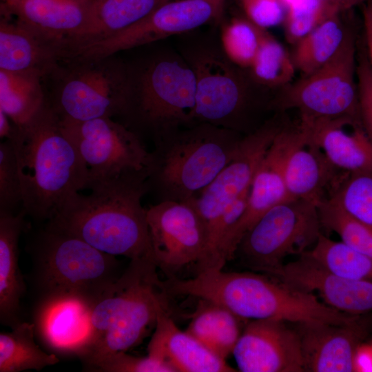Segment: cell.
<instances>
[{"instance_id":"6da1fadb","label":"cell","mask_w":372,"mask_h":372,"mask_svg":"<svg viewBox=\"0 0 372 372\" xmlns=\"http://www.w3.org/2000/svg\"><path fill=\"white\" fill-rule=\"evenodd\" d=\"M147 177L143 172L95 182L89 194H76L47 222L104 253L154 262L141 203Z\"/></svg>"},{"instance_id":"7a4b0ae2","label":"cell","mask_w":372,"mask_h":372,"mask_svg":"<svg viewBox=\"0 0 372 372\" xmlns=\"http://www.w3.org/2000/svg\"><path fill=\"white\" fill-rule=\"evenodd\" d=\"M9 141L17 158L26 216L48 221L67 200L87 189L86 166L47 101L30 121L17 126Z\"/></svg>"},{"instance_id":"3957f363","label":"cell","mask_w":372,"mask_h":372,"mask_svg":"<svg viewBox=\"0 0 372 372\" xmlns=\"http://www.w3.org/2000/svg\"><path fill=\"white\" fill-rule=\"evenodd\" d=\"M180 295L214 302L244 320H274L298 324L350 325L358 316L334 309L307 293L255 272L207 269L175 285Z\"/></svg>"},{"instance_id":"277c9868","label":"cell","mask_w":372,"mask_h":372,"mask_svg":"<svg viewBox=\"0 0 372 372\" xmlns=\"http://www.w3.org/2000/svg\"><path fill=\"white\" fill-rule=\"evenodd\" d=\"M196 30L179 35L176 49L192 69L196 79L194 121L205 122L249 134L263 123L257 116L271 109L259 94L249 72L231 61L219 39Z\"/></svg>"},{"instance_id":"5b68a950","label":"cell","mask_w":372,"mask_h":372,"mask_svg":"<svg viewBox=\"0 0 372 372\" xmlns=\"http://www.w3.org/2000/svg\"><path fill=\"white\" fill-rule=\"evenodd\" d=\"M245 136L197 122L155 140L147 171V192L158 202L193 199L233 159Z\"/></svg>"},{"instance_id":"8992f818","label":"cell","mask_w":372,"mask_h":372,"mask_svg":"<svg viewBox=\"0 0 372 372\" xmlns=\"http://www.w3.org/2000/svg\"><path fill=\"white\" fill-rule=\"evenodd\" d=\"M157 269L149 259L131 260L94 305L91 324L95 340L79 358L87 371L109 354L138 345L154 329L161 313L170 311L169 293Z\"/></svg>"},{"instance_id":"52a82bcc","label":"cell","mask_w":372,"mask_h":372,"mask_svg":"<svg viewBox=\"0 0 372 372\" xmlns=\"http://www.w3.org/2000/svg\"><path fill=\"white\" fill-rule=\"evenodd\" d=\"M125 125L155 140L195 123L194 73L177 49L164 46L127 63Z\"/></svg>"},{"instance_id":"ba28073f","label":"cell","mask_w":372,"mask_h":372,"mask_svg":"<svg viewBox=\"0 0 372 372\" xmlns=\"http://www.w3.org/2000/svg\"><path fill=\"white\" fill-rule=\"evenodd\" d=\"M39 300L72 298L93 307L123 273L116 256L47 222L28 246Z\"/></svg>"},{"instance_id":"9c48e42d","label":"cell","mask_w":372,"mask_h":372,"mask_svg":"<svg viewBox=\"0 0 372 372\" xmlns=\"http://www.w3.org/2000/svg\"><path fill=\"white\" fill-rule=\"evenodd\" d=\"M43 78L50 81L46 101L61 120L84 121L125 113L127 63L114 55L64 59Z\"/></svg>"},{"instance_id":"30bf717a","label":"cell","mask_w":372,"mask_h":372,"mask_svg":"<svg viewBox=\"0 0 372 372\" xmlns=\"http://www.w3.org/2000/svg\"><path fill=\"white\" fill-rule=\"evenodd\" d=\"M355 74V42L348 32L327 63L284 90L272 99L271 108L280 112L296 109L300 119L347 118L360 122Z\"/></svg>"},{"instance_id":"8fae6325","label":"cell","mask_w":372,"mask_h":372,"mask_svg":"<svg viewBox=\"0 0 372 372\" xmlns=\"http://www.w3.org/2000/svg\"><path fill=\"white\" fill-rule=\"evenodd\" d=\"M322 228L316 205L289 199L254 223L242 236L235 255L252 270L266 274L283 264L287 256L301 255L313 247Z\"/></svg>"},{"instance_id":"7c38bea8","label":"cell","mask_w":372,"mask_h":372,"mask_svg":"<svg viewBox=\"0 0 372 372\" xmlns=\"http://www.w3.org/2000/svg\"><path fill=\"white\" fill-rule=\"evenodd\" d=\"M285 125L278 115L267 119L254 132L245 135L233 159L197 196L190 200L205 227V254L197 266L200 269L217 266L218 228L226 209L250 189L256 171L278 133Z\"/></svg>"},{"instance_id":"4fadbf2b","label":"cell","mask_w":372,"mask_h":372,"mask_svg":"<svg viewBox=\"0 0 372 372\" xmlns=\"http://www.w3.org/2000/svg\"><path fill=\"white\" fill-rule=\"evenodd\" d=\"M60 125L86 166L88 187L121 175L147 172L150 152L141 137L123 123L101 117L84 121L60 119Z\"/></svg>"},{"instance_id":"5bb4252c","label":"cell","mask_w":372,"mask_h":372,"mask_svg":"<svg viewBox=\"0 0 372 372\" xmlns=\"http://www.w3.org/2000/svg\"><path fill=\"white\" fill-rule=\"evenodd\" d=\"M222 13L208 0H170L132 26L69 53L68 59H96L197 30Z\"/></svg>"},{"instance_id":"9a60e30c","label":"cell","mask_w":372,"mask_h":372,"mask_svg":"<svg viewBox=\"0 0 372 372\" xmlns=\"http://www.w3.org/2000/svg\"><path fill=\"white\" fill-rule=\"evenodd\" d=\"M146 209L154 260L167 278L202 259L206 231L190 200L160 201Z\"/></svg>"},{"instance_id":"2e32d148","label":"cell","mask_w":372,"mask_h":372,"mask_svg":"<svg viewBox=\"0 0 372 372\" xmlns=\"http://www.w3.org/2000/svg\"><path fill=\"white\" fill-rule=\"evenodd\" d=\"M305 143L298 123L286 124L278 133L254 174L247 205L240 218L229 232L222 249L223 263L232 259L245 234L268 210L290 199L285 181V166L290 153Z\"/></svg>"},{"instance_id":"e0dca14e","label":"cell","mask_w":372,"mask_h":372,"mask_svg":"<svg viewBox=\"0 0 372 372\" xmlns=\"http://www.w3.org/2000/svg\"><path fill=\"white\" fill-rule=\"evenodd\" d=\"M232 355L242 372L304 371L299 333L282 321H248Z\"/></svg>"},{"instance_id":"ac0fdd59","label":"cell","mask_w":372,"mask_h":372,"mask_svg":"<svg viewBox=\"0 0 372 372\" xmlns=\"http://www.w3.org/2000/svg\"><path fill=\"white\" fill-rule=\"evenodd\" d=\"M300 291L318 293L323 302L358 316L372 311V283L340 276L304 254L266 273Z\"/></svg>"},{"instance_id":"d6986e66","label":"cell","mask_w":372,"mask_h":372,"mask_svg":"<svg viewBox=\"0 0 372 372\" xmlns=\"http://www.w3.org/2000/svg\"><path fill=\"white\" fill-rule=\"evenodd\" d=\"M92 307L72 298L40 299L34 313L35 331L48 347L79 358L95 340L91 324Z\"/></svg>"},{"instance_id":"ffe728a7","label":"cell","mask_w":372,"mask_h":372,"mask_svg":"<svg viewBox=\"0 0 372 372\" xmlns=\"http://www.w3.org/2000/svg\"><path fill=\"white\" fill-rule=\"evenodd\" d=\"M361 123L347 118L300 119L306 144L320 148L339 169L372 174V141Z\"/></svg>"},{"instance_id":"44dd1931","label":"cell","mask_w":372,"mask_h":372,"mask_svg":"<svg viewBox=\"0 0 372 372\" xmlns=\"http://www.w3.org/2000/svg\"><path fill=\"white\" fill-rule=\"evenodd\" d=\"M304 371H354V358L363 330L359 324H298Z\"/></svg>"},{"instance_id":"7402d4cb","label":"cell","mask_w":372,"mask_h":372,"mask_svg":"<svg viewBox=\"0 0 372 372\" xmlns=\"http://www.w3.org/2000/svg\"><path fill=\"white\" fill-rule=\"evenodd\" d=\"M147 352L149 355L167 362L175 372L237 371L187 331L179 329L169 311H164L159 315Z\"/></svg>"},{"instance_id":"603a6c76","label":"cell","mask_w":372,"mask_h":372,"mask_svg":"<svg viewBox=\"0 0 372 372\" xmlns=\"http://www.w3.org/2000/svg\"><path fill=\"white\" fill-rule=\"evenodd\" d=\"M349 175L333 165L320 148L305 143L290 153L285 166L289 198L316 206L331 199Z\"/></svg>"},{"instance_id":"cb8c5ba5","label":"cell","mask_w":372,"mask_h":372,"mask_svg":"<svg viewBox=\"0 0 372 372\" xmlns=\"http://www.w3.org/2000/svg\"><path fill=\"white\" fill-rule=\"evenodd\" d=\"M62 60V43L16 19L0 21V70L39 71L44 76Z\"/></svg>"},{"instance_id":"d4e9b609","label":"cell","mask_w":372,"mask_h":372,"mask_svg":"<svg viewBox=\"0 0 372 372\" xmlns=\"http://www.w3.org/2000/svg\"><path fill=\"white\" fill-rule=\"evenodd\" d=\"M170 0H93L82 26L62 42L63 58L74 50L132 26Z\"/></svg>"},{"instance_id":"484cf974","label":"cell","mask_w":372,"mask_h":372,"mask_svg":"<svg viewBox=\"0 0 372 372\" xmlns=\"http://www.w3.org/2000/svg\"><path fill=\"white\" fill-rule=\"evenodd\" d=\"M25 214L0 211V322L15 327L21 320V299L25 285L19 267V240L25 229Z\"/></svg>"},{"instance_id":"4316f807","label":"cell","mask_w":372,"mask_h":372,"mask_svg":"<svg viewBox=\"0 0 372 372\" xmlns=\"http://www.w3.org/2000/svg\"><path fill=\"white\" fill-rule=\"evenodd\" d=\"M87 6L78 0H20L1 10L62 43L82 26Z\"/></svg>"},{"instance_id":"83f0119b","label":"cell","mask_w":372,"mask_h":372,"mask_svg":"<svg viewBox=\"0 0 372 372\" xmlns=\"http://www.w3.org/2000/svg\"><path fill=\"white\" fill-rule=\"evenodd\" d=\"M244 320L223 306L198 298L186 331L208 349L226 360L242 331Z\"/></svg>"},{"instance_id":"f1b7e54d","label":"cell","mask_w":372,"mask_h":372,"mask_svg":"<svg viewBox=\"0 0 372 372\" xmlns=\"http://www.w3.org/2000/svg\"><path fill=\"white\" fill-rule=\"evenodd\" d=\"M43 77L39 71L0 70V110L17 126L30 121L45 104Z\"/></svg>"},{"instance_id":"f546056e","label":"cell","mask_w":372,"mask_h":372,"mask_svg":"<svg viewBox=\"0 0 372 372\" xmlns=\"http://www.w3.org/2000/svg\"><path fill=\"white\" fill-rule=\"evenodd\" d=\"M34 323L22 322L10 332L0 333V372L41 371L54 365L59 359L48 353L34 340Z\"/></svg>"},{"instance_id":"4dcf8cb0","label":"cell","mask_w":372,"mask_h":372,"mask_svg":"<svg viewBox=\"0 0 372 372\" xmlns=\"http://www.w3.org/2000/svg\"><path fill=\"white\" fill-rule=\"evenodd\" d=\"M347 33L340 14L324 21L295 44L296 69L303 76L319 69L336 54Z\"/></svg>"},{"instance_id":"1f68e13d","label":"cell","mask_w":372,"mask_h":372,"mask_svg":"<svg viewBox=\"0 0 372 372\" xmlns=\"http://www.w3.org/2000/svg\"><path fill=\"white\" fill-rule=\"evenodd\" d=\"M302 254L340 276L372 283V258L322 233L313 247Z\"/></svg>"},{"instance_id":"d6a6232c","label":"cell","mask_w":372,"mask_h":372,"mask_svg":"<svg viewBox=\"0 0 372 372\" xmlns=\"http://www.w3.org/2000/svg\"><path fill=\"white\" fill-rule=\"evenodd\" d=\"M249 72L254 81L263 87H276L289 83L296 67L285 47L265 30Z\"/></svg>"},{"instance_id":"836d02e7","label":"cell","mask_w":372,"mask_h":372,"mask_svg":"<svg viewBox=\"0 0 372 372\" xmlns=\"http://www.w3.org/2000/svg\"><path fill=\"white\" fill-rule=\"evenodd\" d=\"M265 30L247 17H234L221 25L218 39L222 50L234 63L249 69L258 52Z\"/></svg>"},{"instance_id":"e575fe53","label":"cell","mask_w":372,"mask_h":372,"mask_svg":"<svg viewBox=\"0 0 372 372\" xmlns=\"http://www.w3.org/2000/svg\"><path fill=\"white\" fill-rule=\"evenodd\" d=\"M322 228L336 233L341 241L372 258V228L329 200L317 206Z\"/></svg>"},{"instance_id":"d590c367","label":"cell","mask_w":372,"mask_h":372,"mask_svg":"<svg viewBox=\"0 0 372 372\" xmlns=\"http://www.w3.org/2000/svg\"><path fill=\"white\" fill-rule=\"evenodd\" d=\"M329 200L372 228V174H349Z\"/></svg>"},{"instance_id":"8d00e7d4","label":"cell","mask_w":372,"mask_h":372,"mask_svg":"<svg viewBox=\"0 0 372 372\" xmlns=\"http://www.w3.org/2000/svg\"><path fill=\"white\" fill-rule=\"evenodd\" d=\"M340 13L322 0H300L286 9L282 23L286 38L296 44L324 21Z\"/></svg>"},{"instance_id":"74e56055","label":"cell","mask_w":372,"mask_h":372,"mask_svg":"<svg viewBox=\"0 0 372 372\" xmlns=\"http://www.w3.org/2000/svg\"><path fill=\"white\" fill-rule=\"evenodd\" d=\"M23 195L18 162L12 142L0 143V211L14 212L22 205Z\"/></svg>"},{"instance_id":"f35d334b","label":"cell","mask_w":372,"mask_h":372,"mask_svg":"<svg viewBox=\"0 0 372 372\" xmlns=\"http://www.w3.org/2000/svg\"><path fill=\"white\" fill-rule=\"evenodd\" d=\"M97 372H175L167 362L147 355L145 357L134 356L118 351L109 354L89 369Z\"/></svg>"},{"instance_id":"ab89813d","label":"cell","mask_w":372,"mask_h":372,"mask_svg":"<svg viewBox=\"0 0 372 372\" xmlns=\"http://www.w3.org/2000/svg\"><path fill=\"white\" fill-rule=\"evenodd\" d=\"M246 17L267 30L283 23L286 10L280 0H240Z\"/></svg>"},{"instance_id":"60d3db41","label":"cell","mask_w":372,"mask_h":372,"mask_svg":"<svg viewBox=\"0 0 372 372\" xmlns=\"http://www.w3.org/2000/svg\"><path fill=\"white\" fill-rule=\"evenodd\" d=\"M356 76L360 119L372 141V67L365 56L356 67Z\"/></svg>"},{"instance_id":"b9f144b4","label":"cell","mask_w":372,"mask_h":372,"mask_svg":"<svg viewBox=\"0 0 372 372\" xmlns=\"http://www.w3.org/2000/svg\"><path fill=\"white\" fill-rule=\"evenodd\" d=\"M354 371H372V346L360 344L355 352Z\"/></svg>"},{"instance_id":"7bdbcfd3","label":"cell","mask_w":372,"mask_h":372,"mask_svg":"<svg viewBox=\"0 0 372 372\" xmlns=\"http://www.w3.org/2000/svg\"><path fill=\"white\" fill-rule=\"evenodd\" d=\"M17 125L1 110H0V137L3 140H10L16 130Z\"/></svg>"},{"instance_id":"ee69618b","label":"cell","mask_w":372,"mask_h":372,"mask_svg":"<svg viewBox=\"0 0 372 372\" xmlns=\"http://www.w3.org/2000/svg\"><path fill=\"white\" fill-rule=\"evenodd\" d=\"M337 9L340 12L359 5L364 0H322Z\"/></svg>"},{"instance_id":"f6af8a7d","label":"cell","mask_w":372,"mask_h":372,"mask_svg":"<svg viewBox=\"0 0 372 372\" xmlns=\"http://www.w3.org/2000/svg\"><path fill=\"white\" fill-rule=\"evenodd\" d=\"M364 29L366 35V41L367 44L369 61L372 67V22L369 18L364 14Z\"/></svg>"},{"instance_id":"bcb514c9","label":"cell","mask_w":372,"mask_h":372,"mask_svg":"<svg viewBox=\"0 0 372 372\" xmlns=\"http://www.w3.org/2000/svg\"><path fill=\"white\" fill-rule=\"evenodd\" d=\"M208 1L214 3L219 10V11L223 14L224 3H225V0H208Z\"/></svg>"},{"instance_id":"7dc6e473","label":"cell","mask_w":372,"mask_h":372,"mask_svg":"<svg viewBox=\"0 0 372 372\" xmlns=\"http://www.w3.org/2000/svg\"><path fill=\"white\" fill-rule=\"evenodd\" d=\"M280 1L287 9L288 7L295 4L296 3L300 1V0H280Z\"/></svg>"},{"instance_id":"c3c4849f","label":"cell","mask_w":372,"mask_h":372,"mask_svg":"<svg viewBox=\"0 0 372 372\" xmlns=\"http://www.w3.org/2000/svg\"><path fill=\"white\" fill-rule=\"evenodd\" d=\"M19 1L20 0H3V2L1 3V6H3L5 7H9L14 5Z\"/></svg>"},{"instance_id":"681fc988","label":"cell","mask_w":372,"mask_h":372,"mask_svg":"<svg viewBox=\"0 0 372 372\" xmlns=\"http://www.w3.org/2000/svg\"><path fill=\"white\" fill-rule=\"evenodd\" d=\"M364 14L366 15L372 22V6H369L364 10Z\"/></svg>"},{"instance_id":"f907efd6","label":"cell","mask_w":372,"mask_h":372,"mask_svg":"<svg viewBox=\"0 0 372 372\" xmlns=\"http://www.w3.org/2000/svg\"><path fill=\"white\" fill-rule=\"evenodd\" d=\"M82 3H86V4H88L90 3V2H92L93 0H78Z\"/></svg>"}]
</instances>
